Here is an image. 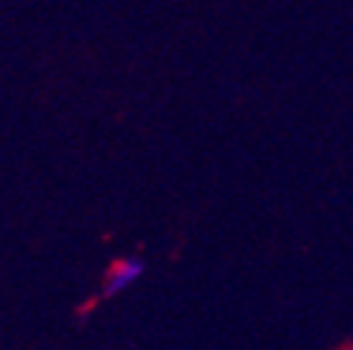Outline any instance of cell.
<instances>
[{"label":"cell","instance_id":"6da1fadb","mask_svg":"<svg viewBox=\"0 0 353 350\" xmlns=\"http://www.w3.org/2000/svg\"><path fill=\"white\" fill-rule=\"evenodd\" d=\"M141 273H144V265H141L138 258H123V261H118L115 270H112V276H110V282H107V287H103V296H115V293H121V290H127Z\"/></svg>","mask_w":353,"mask_h":350}]
</instances>
